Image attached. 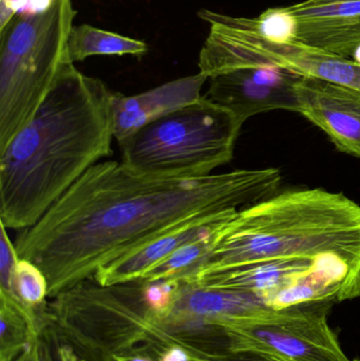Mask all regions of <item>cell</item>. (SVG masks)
Instances as JSON below:
<instances>
[{
  "mask_svg": "<svg viewBox=\"0 0 360 361\" xmlns=\"http://www.w3.org/2000/svg\"><path fill=\"white\" fill-rule=\"evenodd\" d=\"M211 288L253 293L273 310L350 300L360 281V265L340 257L273 258L190 278Z\"/></svg>",
  "mask_w": 360,
  "mask_h": 361,
  "instance_id": "cell-7",
  "label": "cell"
},
{
  "mask_svg": "<svg viewBox=\"0 0 360 361\" xmlns=\"http://www.w3.org/2000/svg\"><path fill=\"white\" fill-rule=\"evenodd\" d=\"M113 91L63 66L33 118L0 152V223L33 226L101 159L111 156Z\"/></svg>",
  "mask_w": 360,
  "mask_h": 361,
  "instance_id": "cell-2",
  "label": "cell"
},
{
  "mask_svg": "<svg viewBox=\"0 0 360 361\" xmlns=\"http://www.w3.org/2000/svg\"><path fill=\"white\" fill-rule=\"evenodd\" d=\"M332 256L360 265L359 204L325 189H289L221 221L204 264L187 279L264 259Z\"/></svg>",
  "mask_w": 360,
  "mask_h": 361,
  "instance_id": "cell-3",
  "label": "cell"
},
{
  "mask_svg": "<svg viewBox=\"0 0 360 361\" xmlns=\"http://www.w3.org/2000/svg\"><path fill=\"white\" fill-rule=\"evenodd\" d=\"M281 183L274 167L168 178L99 162L19 235L15 247L44 271L53 298L167 233L273 197Z\"/></svg>",
  "mask_w": 360,
  "mask_h": 361,
  "instance_id": "cell-1",
  "label": "cell"
},
{
  "mask_svg": "<svg viewBox=\"0 0 360 361\" xmlns=\"http://www.w3.org/2000/svg\"><path fill=\"white\" fill-rule=\"evenodd\" d=\"M228 216L218 220L194 223L173 233H167L131 254L101 267L93 276V279L101 286L139 281L146 274L167 260L182 246L202 237L211 231L213 225Z\"/></svg>",
  "mask_w": 360,
  "mask_h": 361,
  "instance_id": "cell-14",
  "label": "cell"
},
{
  "mask_svg": "<svg viewBox=\"0 0 360 361\" xmlns=\"http://www.w3.org/2000/svg\"><path fill=\"white\" fill-rule=\"evenodd\" d=\"M243 123L206 97L118 143L129 169L168 178H202L228 164Z\"/></svg>",
  "mask_w": 360,
  "mask_h": 361,
  "instance_id": "cell-5",
  "label": "cell"
},
{
  "mask_svg": "<svg viewBox=\"0 0 360 361\" xmlns=\"http://www.w3.org/2000/svg\"><path fill=\"white\" fill-rule=\"evenodd\" d=\"M332 305L271 309L222 326L232 337V351L257 350L285 361H350L328 322Z\"/></svg>",
  "mask_w": 360,
  "mask_h": 361,
  "instance_id": "cell-8",
  "label": "cell"
},
{
  "mask_svg": "<svg viewBox=\"0 0 360 361\" xmlns=\"http://www.w3.org/2000/svg\"><path fill=\"white\" fill-rule=\"evenodd\" d=\"M175 281L173 305L165 316L197 318L222 326L271 310L253 293L211 288L186 280Z\"/></svg>",
  "mask_w": 360,
  "mask_h": 361,
  "instance_id": "cell-13",
  "label": "cell"
},
{
  "mask_svg": "<svg viewBox=\"0 0 360 361\" xmlns=\"http://www.w3.org/2000/svg\"><path fill=\"white\" fill-rule=\"evenodd\" d=\"M39 337L46 345L49 361H124L120 356L61 324L49 309L42 311Z\"/></svg>",
  "mask_w": 360,
  "mask_h": 361,
  "instance_id": "cell-15",
  "label": "cell"
},
{
  "mask_svg": "<svg viewBox=\"0 0 360 361\" xmlns=\"http://www.w3.org/2000/svg\"><path fill=\"white\" fill-rule=\"evenodd\" d=\"M209 34L199 55V72L211 78L240 68L268 67L360 90V63L330 54L266 27L259 17L199 11Z\"/></svg>",
  "mask_w": 360,
  "mask_h": 361,
  "instance_id": "cell-6",
  "label": "cell"
},
{
  "mask_svg": "<svg viewBox=\"0 0 360 361\" xmlns=\"http://www.w3.org/2000/svg\"><path fill=\"white\" fill-rule=\"evenodd\" d=\"M360 1V0H306V6H321V4H338V2Z\"/></svg>",
  "mask_w": 360,
  "mask_h": 361,
  "instance_id": "cell-22",
  "label": "cell"
},
{
  "mask_svg": "<svg viewBox=\"0 0 360 361\" xmlns=\"http://www.w3.org/2000/svg\"><path fill=\"white\" fill-rule=\"evenodd\" d=\"M122 360L124 361H156L154 360V358L145 355L131 356V357L122 358Z\"/></svg>",
  "mask_w": 360,
  "mask_h": 361,
  "instance_id": "cell-23",
  "label": "cell"
},
{
  "mask_svg": "<svg viewBox=\"0 0 360 361\" xmlns=\"http://www.w3.org/2000/svg\"><path fill=\"white\" fill-rule=\"evenodd\" d=\"M13 292L19 301L38 314L48 303L49 284L44 271L27 259L19 258L13 273Z\"/></svg>",
  "mask_w": 360,
  "mask_h": 361,
  "instance_id": "cell-18",
  "label": "cell"
},
{
  "mask_svg": "<svg viewBox=\"0 0 360 361\" xmlns=\"http://www.w3.org/2000/svg\"><path fill=\"white\" fill-rule=\"evenodd\" d=\"M353 361H360V360H353Z\"/></svg>",
  "mask_w": 360,
  "mask_h": 361,
  "instance_id": "cell-24",
  "label": "cell"
},
{
  "mask_svg": "<svg viewBox=\"0 0 360 361\" xmlns=\"http://www.w3.org/2000/svg\"><path fill=\"white\" fill-rule=\"evenodd\" d=\"M302 78L276 68H240L209 78L205 97L244 124L252 116L272 110L299 114L298 82Z\"/></svg>",
  "mask_w": 360,
  "mask_h": 361,
  "instance_id": "cell-10",
  "label": "cell"
},
{
  "mask_svg": "<svg viewBox=\"0 0 360 361\" xmlns=\"http://www.w3.org/2000/svg\"><path fill=\"white\" fill-rule=\"evenodd\" d=\"M298 94L299 114L321 128L340 152L360 158V118L345 103L338 85L302 78Z\"/></svg>",
  "mask_w": 360,
  "mask_h": 361,
  "instance_id": "cell-12",
  "label": "cell"
},
{
  "mask_svg": "<svg viewBox=\"0 0 360 361\" xmlns=\"http://www.w3.org/2000/svg\"><path fill=\"white\" fill-rule=\"evenodd\" d=\"M72 0L15 15L0 33V152L29 123L67 65Z\"/></svg>",
  "mask_w": 360,
  "mask_h": 361,
  "instance_id": "cell-4",
  "label": "cell"
},
{
  "mask_svg": "<svg viewBox=\"0 0 360 361\" xmlns=\"http://www.w3.org/2000/svg\"><path fill=\"white\" fill-rule=\"evenodd\" d=\"M259 17L272 31L351 59L360 51V1L270 8Z\"/></svg>",
  "mask_w": 360,
  "mask_h": 361,
  "instance_id": "cell-9",
  "label": "cell"
},
{
  "mask_svg": "<svg viewBox=\"0 0 360 361\" xmlns=\"http://www.w3.org/2000/svg\"><path fill=\"white\" fill-rule=\"evenodd\" d=\"M156 361H192V358L185 349L173 345L162 352Z\"/></svg>",
  "mask_w": 360,
  "mask_h": 361,
  "instance_id": "cell-21",
  "label": "cell"
},
{
  "mask_svg": "<svg viewBox=\"0 0 360 361\" xmlns=\"http://www.w3.org/2000/svg\"><path fill=\"white\" fill-rule=\"evenodd\" d=\"M192 361H285L276 356L253 349L237 350L222 355H190Z\"/></svg>",
  "mask_w": 360,
  "mask_h": 361,
  "instance_id": "cell-19",
  "label": "cell"
},
{
  "mask_svg": "<svg viewBox=\"0 0 360 361\" xmlns=\"http://www.w3.org/2000/svg\"><path fill=\"white\" fill-rule=\"evenodd\" d=\"M39 336V315L0 292V361L16 360Z\"/></svg>",
  "mask_w": 360,
  "mask_h": 361,
  "instance_id": "cell-17",
  "label": "cell"
},
{
  "mask_svg": "<svg viewBox=\"0 0 360 361\" xmlns=\"http://www.w3.org/2000/svg\"><path fill=\"white\" fill-rule=\"evenodd\" d=\"M13 361H49L44 341L38 336V338L27 350Z\"/></svg>",
  "mask_w": 360,
  "mask_h": 361,
  "instance_id": "cell-20",
  "label": "cell"
},
{
  "mask_svg": "<svg viewBox=\"0 0 360 361\" xmlns=\"http://www.w3.org/2000/svg\"><path fill=\"white\" fill-rule=\"evenodd\" d=\"M207 80L209 78L199 72L165 82L139 94L127 97L114 92L112 108L116 142L120 143L159 118L199 101Z\"/></svg>",
  "mask_w": 360,
  "mask_h": 361,
  "instance_id": "cell-11",
  "label": "cell"
},
{
  "mask_svg": "<svg viewBox=\"0 0 360 361\" xmlns=\"http://www.w3.org/2000/svg\"><path fill=\"white\" fill-rule=\"evenodd\" d=\"M148 44L90 25L73 27L67 44V61L69 63L82 61L97 55H133L142 57L148 52Z\"/></svg>",
  "mask_w": 360,
  "mask_h": 361,
  "instance_id": "cell-16",
  "label": "cell"
}]
</instances>
